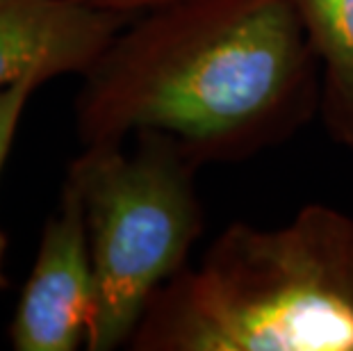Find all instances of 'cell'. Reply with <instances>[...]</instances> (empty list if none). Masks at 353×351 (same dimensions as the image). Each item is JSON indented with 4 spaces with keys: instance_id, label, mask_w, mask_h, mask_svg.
<instances>
[{
    "instance_id": "obj_7",
    "label": "cell",
    "mask_w": 353,
    "mask_h": 351,
    "mask_svg": "<svg viewBox=\"0 0 353 351\" xmlns=\"http://www.w3.org/2000/svg\"><path fill=\"white\" fill-rule=\"evenodd\" d=\"M41 85L43 80L39 78H23L10 87L0 89V169H3L7 153H10L12 139L17 135L21 114H23L30 94ZM5 253H7V235L0 230V290L10 285V279L5 276Z\"/></svg>"
},
{
    "instance_id": "obj_6",
    "label": "cell",
    "mask_w": 353,
    "mask_h": 351,
    "mask_svg": "<svg viewBox=\"0 0 353 351\" xmlns=\"http://www.w3.org/2000/svg\"><path fill=\"white\" fill-rule=\"evenodd\" d=\"M321 69L319 114L328 135L353 151V0H292Z\"/></svg>"
},
{
    "instance_id": "obj_1",
    "label": "cell",
    "mask_w": 353,
    "mask_h": 351,
    "mask_svg": "<svg viewBox=\"0 0 353 351\" xmlns=\"http://www.w3.org/2000/svg\"><path fill=\"white\" fill-rule=\"evenodd\" d=\"M319 101L292 0H171L134 17L85 73L76 123L85 146L160 130L201 167L283 144Z\"/></svg>"
},
{
    "instance_id": "obj_5",
    "label": "cell",
    "mask_w": 353,
    "mask_h": 351,
    "mask_svg": "<svg viewBox=\"0 0 353 351\" xmlns=\"http://www.w3.org/2000/svg\"><path fill=\"white\" fill-rule=\"evenodd\" d=\"M128 21L87 0H0V89L85 76Z\"/></svg>"
},
{
    "instance_id": "obj_3",
    "label": "cell",
    "mask_w": 353,
    "mask_h": 351,
    "mask_svg": "<svg viewBox=\"0 0 353 351\" xmlns=\"http://www.w3.org/2000/svg\"><path fill=\"white\" fill-rule=\"evenodd\" d=\"M134 135L132 153L123 141L85 146L66 174L85 205L96 279L89 351L130 342L155 288L183 270L203 235L199 164L160 130Z\"/></svg>"
},
{
    "instance_id": "obj_8",
    "label": "cell",
    "mask_w": 353,
    "mask_h": 351,
    "mask_svg": "<svg viewBox=\"0 0 353 351\" xmlns=\"http://www.w3.org/2000/svg\"><path fill=\"white\" fill-rule=\"evenodd\" d=\"M101 10H108V12H114V14H121V17H139L153 7H160L164 3H171V0H87Z\"/></svg>"
},
{
    "instance_id": "obj_2",
    "label": "cell",
    "mask_w": 353,
    "mask_h": 351,
    "mask_svg": "<svg viewBox=\"0 0 353 351\" xmlns=\"http://www.w3.org/2000/svg\"><path fill=\"white\" fill-rule=\"evenodd\" d=\"M134 351H353V217L310 203L235 221L146 301Z\"/></svg>"
},
{
    "instance_id": "obj_4",
    "label": "cell",
    "mask_w": 353,
    "mask_h": 351,
    "mask_svg": "<svg viewBox=\"0 0 353 351\" xmlns=\"http://www.w3.org/2000/svg\"><path fill=\"white\" fill-rule=\"evenodd\" d=\"M96 279L80 190L66 176L57 212L43 226L32 274L10 326L17 351H73L87 345Z\"/></svg>"
}]
</instances>
